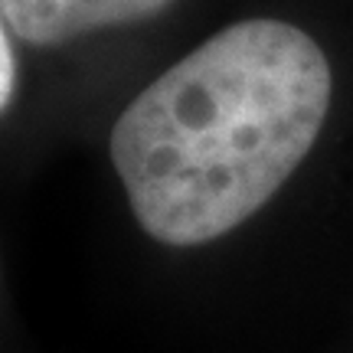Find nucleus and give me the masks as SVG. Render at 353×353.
<instances>
[{
	"label": "nucleus",
	"instance_id": "obj_3",
	"mask_svg": "<svg viewBox=\"0 0 353 353\" xmlns=\"http://www.w3.org/2000/svg\"><path fill=\"white\" fill-rule=\"evenodd\" d=\"M13 82H17V63H13V50L7 39V20L0 10V112L7 108V101L13 95Z\"/></svg>",
	"mask_w": 353,
	"mask_h": 353
},
{
	"label": "nucleus",
	"instance_id": "obj_2",
	"mask_svg": "<svg viewBox=\"0 0 353 353\" xmlns=\"http://www.w3.org/2000/svg\"><path fill=\"white\" fill-rule=\"evenodd\" d=\"M170 0H0L3 20L33 46H56L105 26L151 17Z\"/></svg>",
	"mask_w": 353,
	"mask_h": 353
},
{
	"label": "nucleus",
	"instance_id": "obj_1",
	"mask_svg": "<svg viewBox=\"0 0 353 353\" xmlns=\"http://www.w3.org/2000/svg\"><path fill=\"white\" fill-rule=\"evenodd\" d=\"M327 108L330 65L314 39L281 20H242L154 79L108 148L144 232L203 245L275 196Z\"/></svg>",
	"mask_w": 353,
	"mask_h": 353
}]
</instances>
